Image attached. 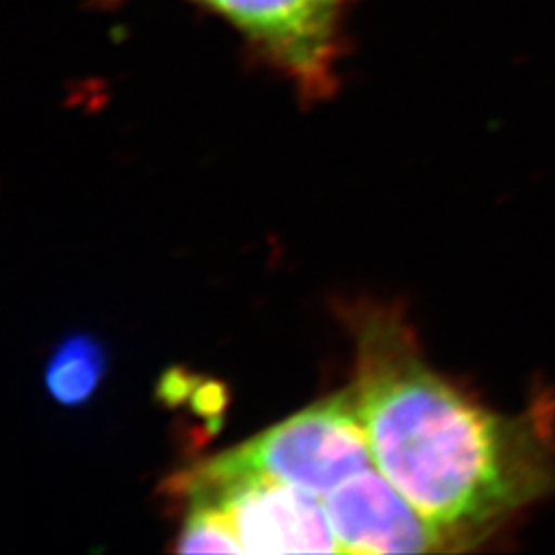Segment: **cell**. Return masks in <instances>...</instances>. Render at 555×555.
<instances>
[{
  "label": "cell",
  "mask_w": 555,
  "mask_h": 555,
  "mask_svg": "<svg viewBox=\"0 0 555 555\" xmlns=\"http://www.w3.org/2000/svg\"><path fill=\"white\" fill-rule=\"evenodd\" d=\"M210 461L224 469L272 477L319 498L327 496L344 479L373 467L354 387Z\"/></svg>",
  "instance_id": "7a4b0ae2"
},
{
  "label": "cell",
  "mask_w": 555,
  "mask_h": 555,
  "mask_svg": "<svg viewBox=\"0 0 555 555\" xmlns=\"http://www.w3.org/2000/svg\"><path fill=\"white\" fill-rule=\"evenodd\" d=\"M358 410L373 463L449 550H467L555 492V408L502 416L433 371L391 309L362 311Z\"/></svg>",
  "instance_id": "6da1fadb"
},
{
  "label": "cell",
  "mask_w": 555,
  "mask_h": 555,
  "mask_svg": "<svg viewBox=\"0 0 555 555\" xmlns=\"http://www.w3.org/2000/svg\"><path fill=\"white\" fill-rule=\"evenodd\" d=\"M107 373V350L91 334L64 337L46 364L43 383L60 405L79 408L98 393Z\"/></svg>",
  "instance_id": "8992f818"
},
{
  "label": "cell",
  "mask_w": 555,
  "mask_h": 555,
  "mask_svg": "<svg viewBox=\"0 0 555 555\" xmlns=\"http://www.w3.org/2000/svg\"><path fill=\"white\" fill-rule=\"evenodd\" d=\"M181 490L219 506L245 554H341L325 502L297 486L208 459L185 474Z\"/></svg>",
  "instance_id": "3957f363"
},
{
  "label": "cell",
  "mask_w": 555,
  "mask_h": 555,
  "mask_svg": "<svg viewBox=\"0 0 555 555\" xmlns=\"http://www.w3.org/2000/svg\"><path fill=\"white\" fill-rule=\"evenodd\" d=\"M118 4L119 0H107ZM245 36L305 95H327L341 54L346 0H192Z\"/></svg>",
  "instance_id": "277c9868"
},
{
  "label": "cell",
  "mask_w": 555,
  "mask_h": 555,
  "mask_svg": "<svg viewBox=\"0 0 555 555\" xmlns=\"http://www.w3.org/2000/svg\"><path fill=\"white\" fill-rule=\"evenodd\" d=\"M323 502L341 554H426L449 550L426 518L373 467L344 479Z\"/></svg>",
  "instance_id": "5b68a950"
},
{
  "label": "cell",
  "mask_w": 555,
  "mask_h": 555,
  "mask_svg": "<svg viewBox=\"0 0 555 555\" xmlns=\"http://www.w3.org/2000/svg\"><path fill=\"white\" fill-rule=\"evenodd\" d=\"M176 550L179 554H245L227 515L199 498H188Z\"/></svg>",
  "instance_id": "52a82bcc"
}]
</instances>
